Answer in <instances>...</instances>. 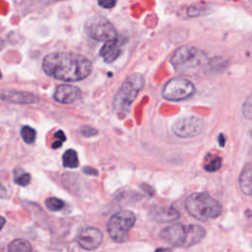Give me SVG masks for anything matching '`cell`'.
Segmentation results:
<instances>
[{"mask_svg": "<svg viewBox=\"0 0 252 252\" xmlns=\"http://www.w3.org/2000/svg\"><path fill=\"white\" fill-rule=\"evenodd\" d=\"M46 75L64 82L86 79L93 70L92 62L85 56L72 52H52L42 60Z\"/></svg>", "mask_w": 252, "mask_h": 252, "instance_id": "cell-1", "label": "cell"}, {"mask_svg": "<svg viewBox=\"0 0 252 252\" xmlns=\"http://www.w3.org/2000/svg\"><path fill=\"white\" fill-rule=\"evenodd\" d=\"M206 236L204 227L198 224L173 223L159 232V237L175 247H190L199 243Z\"/></svg>", "mask_w": 252, "mask_h": 252, "instance_id": "cell-2", "label": "cell"}, {"mask_svg": "<svg viewBox=\"0 0 252 252\" xmlns=\"http://www.w3.org/2000/svg\"><path fill=\"white\" fill-rule=\"evenodd\" d=\"M184 205L187 213L201 221L217 219L221 214L220 204L204 192L192 193L186 198Z\"/></svg>", "mask_w": 252, "mask_h": 252, "instance_id": "cell-3", "label": "cell"}, {"mask_svg": "<svg viewBox=\"0 0 252 252\" xmlns=\"http://www.w3.org/2000/svg\"><path fill=\"white\" fill-rule=\"evenodd\" d=\"M144 85L145 79L143 75L134 73L128 76L113 97V110L122 116L126 115L130 111L132 102L144 88Z\"/></svg>", "mask_w": 252, "mask_h": 252, "instance_id": "cell-4", "label": "cell"}, {"mask_svg": "<svg viewBox=\"0 0 252 252\" xmlns=\"http://www.w3.org/2000/svg\"><path fill=\"white\" fill-rule=\"evenodd\" d=\"M207 56L203 50L191 45H182L175 49L170 57V63L178 72H186L199 68L207 63Z\"/></svg>", "mask_w": 252, "mask_h": 252, "instance_id": "cell-5", "label": "cell"}, {"mask_svg": "<svg viewBox=\"0 0 252 252\" xmlns=\"http://www.w3.org/2000/svg\"><path fill=\"white\" fill-rule=\"evenodd\" d=\"M136 217L131 211H119L112 215L106 223L109 237L115 242H124L128 231L134 226Z\"/></svg>", "mask_w": 252, "mask_h": 252, "instance_id": "cell-6", "label": "cell"}, {"mask_svg": "<svg viewBox=\"0 0 252 252\" xmlns=\"http://www.w3.org/2000/svg\"><path fill=\"white\" fill-rule=\"evenodd\" d=\"M195 92V87L191 81L181 77H175L168 80L162 90L163 98L171 101H179L190 97Z\"/></svg>", "mask_w": 252, "mask_h": 252, "instance_id": "cell-7", "label": "cell"}, {"mask_svg": "<svg viewBox=\"0 0 252 252\" xmlns=\"http://www.w3.org/2000/svg\"><path fill=\"white\" fill-rule=\"evenodd\" d=\"M86 31L88 34L98 41H109L118 36L113 25L101 16H94L86 23Z\"/></svg>", "mask_w": 252, "mask_h": 252, "instance_id": "cell-8", "label": "cell"}, {"mask_svg": "<svg viewBox=\"0 0 252 252\" xmlns=\"http://www.w3.org/2000/svg\"><path fill=\"white\" fill-rule=\"evenodd\" d=\"M204 128V121L196 115L177 118L172 124V132L180 138H192L199 135Z\"/></svg>", "mask_w": 252, "mask_h": 252, "instance_id": "cell-9", "label": "cell"}, {"mask_svg": "<svg viewBox=\"0 0 252 252\" xmlns=\"http://www.w3.org/2000/svg\"><path fill=\"white\" fill-rule=\"evenodd\" d=\"M102 238V232L98 228L87 226L79 232L77 242L85 250H94L101 244Z\"/></svg>", "mask_w": 252, "mask_h": 252, "instance_id": "cell-10", "label": "cell"}, {"mask_svg": "<svg viewBox=\"0 0 252 252\" xmlns=\"http://www.w3.org/2000/svg\"><path fill=\"white\" fill-rule=\"evenodd\" d=\"M125 42L126 39L121 36H117L114 39L106 41L99 51L100 57L106 63H111L115 61L120 56L122 52V47Z\"/></svg>", "mask_w": 252, "mask_h": 252, "instance_id": "cell-11", "label": "cell"}, {"mask_svg": "<svg viewBox=\"0 0 252 252\" xmlns=\"http://www.w3.org/2000/svg\"><path fill=\"white\" fill-rule=\"evenodd\" d=\"M0 98L4 101L17 103V104H33L38 102L39 100V98L32 93L23 92V91H14V90L1 92Z\"/></svg>", "mask_w": 252, "mask_h": 252, "instance_id": "cell-12", "label": "cell"}, {"mask_svg": "<svg viewBox=\"0 0 252 252\" xmlns=\"http://www.w3.org/2000/svg\"><path fill=\"white\" fill-rule=\"evenodd\" d=\"M82 96L81 89L68 84H62L55 89L53 97L56 101L61 103H72Z\"/></svg>", "mask_w": 252, "mask_h": 252, "instance_id": "cell-13", "label": "cell"}, {"mask_svg": "<svg viewBox=\"0 0 252 252\" xmlns=\"http://www.w3.org/2000/svg\"><path fill=\"white\" fill-rule=\"evenodd\" d=\"M152 219L159 222H170L179 219V212L171 206L156 207L152 211Z\"/></svg>", "mask_w": 252, "mask_h": 252, "instance_id": "cell-14", "label": "cell"}, {"mask_svg": "<svg viewBox=\"0 0 252 252\" xmlns=\"http://www.w3.org/2000/svg\"><path fill=\"white\" fill-rule=\"evenodd\" d=\"M241 192L246 196H252V164L247 163L241 170L238 178Z\"/></svg>", "mask_w": 252, "mask_h": 252, "instance_id": "cell-15", "label": "cell"}, {"mask_svg": "<svg viewBox=\"0 0 252 252\" xmlns=\"http://www.w3.org/2000/svg\"><path fill=\"white\" fill-rule=\"evenodd\" d=\"M227 65H228V63L225 59L220 58V57H215V58L207 61L206 70L212 74H219V73L223 72L226 69Z\"/></svg>", "mask_w": 252, "mask_h": 252, "instance_id": "cell-16", "label": "cell"}, {"mask_svg": "<svg viewBox=\"0 0 252 252\" xmlns=\"http://www.w3.org/2000/svg\"><path fill=\"white\" fill-rule=\"evenodd\" d=\"M32 245L26 239H15L8 245V252H32Z\"/></svg>", "mask_w": 252, "mask_h": 252, "instance_id": "cell-17", "label": "cell"}, {"mask_svg": "<svg viewBox=\"0 0 252 252\" xmlns=\"http://www.w3.org/2000/svg\"><path fill=\"white\" fill-rule=\"evenodd\" d=\"M63 165L68 168H76L79 165L78 155L73 149L67 150L63 155Z\"/></svg>", "mask_w": 252, "mask_h": 252, "instance_id": "cell-18", "label": "cell"}, {"mask_svg": "<svg viewBox=\"0 0 252 252\" xmlns=\"http://www.w3.org/2000/svg\"><path fill=\"white\" fill-rule=\"evenodd\" d=\"M14 181L18 185L27 186L31 182V174L25 172L22 168H16L14 170Z\"/></svg>", "mask_w": 252, "mask_h": 252, "instance_id": "cell-19", "label": "cell"}, {"mask_svg": "<svg viewBox=\"0 0 252 252\" xmlns=\"http://www.w3.org/2000/svg\"><path fill=\"white\" fill-rule=\"evenodd\" d=\"M207 5L204 4H193L188 7L187 9V14L189 17H200L202 15L207 14L208 11Z\"/></svg>", "mask_w": 252, "mask_h": 252, "instance_id": "cell-20", "label": "cell"}, {"mask_svg": "<svg viewBox=\"0 0 252 252\" xmlns=\"http://www.w3.org/2000/svg\"><path fill=\"white\" fill-rule=\"evenodd\" d=\"M21 136L27 144H32L35 141L36 131L31 126H23L21 129Z\"/></svg>", "mask_w": 252, "mask_h": 252, "instance_id": "cell-21", "label": "cell"}, {"mask_svg": "<svg viewBox=\"0 0 252 252\" xmlns=\"http://www.w3.org/2000/svg\"><path fill=\"white\" fill-rule=\"evenodd\" d=\"M45 206L47 207L48 210L56 212V211L62 210L64 208L65 204H64V202L62 200H60V199H58L56 197H50V198L46 199Z\"/></svg>", "mask_w": 252, "mask_h": 252, "instance_id": "cell-22", "label": "cell"}, {"mask_svg": "<svg viewBox=\"0 0 252 252\" xmlns=\"http://www.w3.org/2000/svg\"><path fill=\"white\" fill-rule=\"evenodd\" d=\"M242 114L246 119L252 120V93L246 97L242 104Z\"/></svg>", "mask_w": 252, "mask_h": 252, "instance_id": "cell-23", "label": "cell"}, {"mask_svg": "<svg viewBox=\"0 0 252 252\" xmlns=\"http://www.w3.org/2000/svg\"><path fill=\"white\" fill-rule=\"evenodd\" d=\"M220 166H221V158L219 157H215L211 159V161L209 163H207L204 166V169L208 172H215V171L219 170Z\"/></svg>", "mask_w": 252, "mask_h": 252, "instance_id": "cell-24", "label": "cell"}, {"mask_svg": "<svg viewBox=\"0 0 252 252\" xmlns=\"http://www.w3.org/2000/svg\"><path fill=\"white\" fill-rule=\"evenodd\" d=\"M81 133L85 137H93V136H95L98 133V131L95 128L91 126H83L81 128Z\"/></svg>", "mask_w": 252, "mask_h": 252, "instance_id": "cell-25", "label": "cell"}, {"mask_svg": "<svg viewBox=\"0 0 252 252\" xmlns=\"http://www.w3.org/2000/svg\"><path fill=\"white\" fill-rule=\"evenodd\" d=\"M97 4L104 9H111L116 5V0H97Z\"/></svg>", "mask_w": 252, "mask_h": 252, "instance_id": "cell-26", "label": "cell"}, {"mask_svg": "<svg viewBox=\"0 0 252 252\" xmlns=\"http://www.w3.org/2000/svg\"><path fill=\"white\" fill-rule=\"evenodd\" d=\"M54 138L56 141H60V142H65L66 141V136L64 134V132L62 130H58L55 134H54Z\"/></svg>", "mask_w": 252, "mask_h": 252, "instance_id": "cell-27", "label": "cell"}, {"mask_svg": "<svg viewBox=\"0 0 252 252\" xmlns=\"http://www.w3.org/2000/svg\"><path fill=\"white\" fill-rule=\"evenodd\" d=\"M83 171H84L86 174H91V175H97V173H98L94 168L89 167V166H85V167L83 168Z\"/></svg>", "mask_w": 252, "mask_h": 252, "instance_id": "cell-28", "label": "cell"}, {"mask_svg": "<svg viewBox=\"0 0 252 252\" xmlns=\"http://www.w3.org/2000/svg\"><path fill=\"white\" fill-rule=\"evenodd\" d=\"M218 142H219V145H220V147H224V145H225V137H224L223 134H220V135H219Z\"/></svg>", "mask_w": 252, "mask_h": 252, "instance_id": "cell-29", "label": "cell"}, {"mask_svg": "<svg viewBox=\"0 0 252 252\" xmlns=\"http://www.w3.org/2000/svg\"><path fill=\"white\" fill-rule=\"evenodd\" d=\"M6 195H7V193H6V189H5V187L0 183V199L5 198V197H6Z\"/></svg>", "mask_w": 252, "mask_h": 252, "instance_id": "cell-30", "label": "cell"}, {"mask_svg": "<svg viewBox=\"0 0 252 252\" xmlns=\"http://www.w3.org/2000/svg\"><path fill=\"white\" fill-rule=\"evenodd\" d=\"M5 222H6V220H5L3 217H1V216H0V230L4 227Z\"/></svg>", "mask_w": 252, "mask_h": 252, "instance_id": "cell-31", "label": "cell"}, {"mask_svg": "<svg viewBox=\"0 0 252 252\" xmlns=\"http://www.w3.org/2000/svg\"><path fill=\"white\" fill-rule=\"evenodd\" d=\"M4 46H5V41H4L3 38L0 37V51L4 48Z\"/></svg>", "mask_w": 252, "mask_h": 252, "instance_id": "cell-32", "label": "cell"}, {"mask_svg": "<svg viewBox=\"0 0 252 252\" xmlns=\"http://www.w3.org/2000/svg\"><path fill=\"white\" fill-rule=\"evenodd\" d=\"M48 2H55V1H63V0H46Z\"/></svg>", "mask_w": 252, "mask_h": 252, "instance_id": "cell-33", "label": "cell"}, {"mask_svg": "<svg viewBox=\"0 0 252 252\" xmlns=\"http://www.w3.org/2000/svg\"><path fill=\"white\" fill-rule=\"evenodd\" d=\"M2 78V74H1V71H0V79Z\"/></svg>", "mask_w": 252, "mask_h": 252, "instance_id": "cell-34", "label": "cell"}, {"mask_svg": "<svg viewBox=\"0 0 252 252\" xmlns=\"http://www.w3.org/2000/svg\"><path fill=\"white\" fill-rule=\"evenodd\" d=\"M250 2V4H252V0H248Z\"/></svg>", "mask_w": 252, "mask_h": 252, "instance_id": "cell-35", "label": "cell"}]
</instances>
